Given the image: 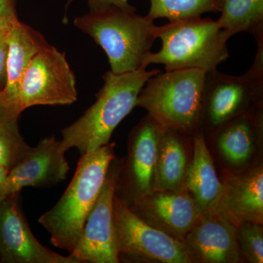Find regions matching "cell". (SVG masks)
<instances>
[{"label":"cell","instance_id":"obj_5","mask_svg":"<svg viewBox=\"0 0 263 263\" xmlns=\"http://www.w3.org/2000/svg\"><path fill=\"white\" fill-rule=\"evenodd\" d=\"M205 71L165 70L151 77L142 88L137 106L164 129L190 133L200 124Z\"/></svg>","mask_w":263,"mask_h":263},{"label":"cell","instance_id":"obj_12","mask_svg":"<svg viewBox=\"0 0 263 263\" xmlns=\"http://www.w3.org/2000/svg\"><path fill=\"white\" fill-rule=\"evenodd\" d=\"M66 151L55 136L43 138L10 170L3 195L20 193L24 187H50L65 181L70 166Z\"/></svg>","mask_w":263,"mask_h":263},{"label":"cell","instance_id":"obj_14","mask_svg":"<svg viewBox=\"0 0 263 263\" xmlns=\"http://www.w3.org/2000/svg\"><path fill=\"white\" fill-rule=\"evenodd\" d=\"M163 129L148 115L132 133L127 181L134 194L132 200L155 192L156 164Z\"/></svg>","mask_w":263,"mask_h":263},{"label":"cell","instance_id":"obj_8","mask_svg":"<svg viewBox=\"0 0 263 263\" xmlns=\"http://www.w3.org/2000/svg\"><path fill=\"white\" fill-rule=\"evenodd\" d=\"M113 161L77 245L70 254L81 263L119 262L114 224V199L121 168Z\"/></svg>","mask_w":263,"mask_h":263},{"label":"cell","instance_id":"obj_26","mask_svg":"<svg viewBox=\"0 0 263 263\" xmlns=\"http://www.w3.org/2000/svg\"><path fill=\"white\" fill-rule=\"evenodd\" d=\"M0 15L8 18L17 17L15 0H0Z\"/></svg>","mask_w":263,"mask_h":263},{"label":"cell","instance_id":"obj_11","mask_svg":"<svg viewBox=\"0 0 263 263\" xmlns=\"http://www.w3.org/2000/svg\"><path fill=\"white\" fill-rule=\"evenodd\" d=\"M127 205L147 224L183 242L202 216L186 191H155Z\"/></svg>","mask_w":263,"mask_h":263},{"label":"cell","instance_id":"obj_17","mask_svg":"<svg viewBox=\"0 0 263 263\" xmlns=\"http://www.w3.org/2000/svg\"><path fill=\"white\" fill-rule=\"evenodd\" d=\"M186 187L202 216L218 214L223 183L216 174L202 133H197L194 137L193 159L188 167Z\"/></svg>","mask_w":263,"mask_h":263},{"label":"cell","instance_id":"obj_16","mask_svg":"<svg viewBox=\"0 0 263 263\" xmlns=\"http://www.w3.org/2000/svg\"><path fill=\"white\" fill-rule=\"evenodd\" d=\"M6 83L0 91V117H3L18 91L21 79L34 57L48 46L41 33L14 19L8 29Z\"/></svg>","mask_w":263,"mask_h":263},{"label":"cell","instance_id":"obj_19","mask_svg":"<svg viewBox=\"0 0 263 263\" xmlns=\"http://www.w3.org/2000/svg\"><path fill=\"white\" fill-rule=\"evenodd\" d=\"M216 22L228 37L240 32L263 37V0H216Z\"/></svg>","mask_w":263,"mask_h":263},{"label":"cell","instance_id":"obj_18","mask_svg":"<svg viewBox=\"0 0 263 263\" xmlns=\"http://www.w3.org/2000/svg\"><path fill=\"white\" fill-rule=\"evenodd\" d=\"M180 132L164 129L159 145L155 191H186L187 158Z\"/></svg>","mask_w":263,"mask_h":263},{"label":"cell","instance_id":"obj_27","mask_svg":"<svg viewBox=\"0 0 263 263\" xmlns=\"http://www.w3.org/2000/svg\"><path fill=\"white\" fill-rule=\"evenodd\" d=\"M9 172V170L0 166V194H1V195H3V191H4Z\"/></svg>","mask_w":263,"mask_h":263},{"label":"cell","instance_id":"obj_23","mask_svg":"<svg viewBox=\"0 0 263 263\" xmlns=\"http://www.w3.org/2000/svg\"><path fill=\"white\" fill-rule=\"evenodd\" d=\"M262 224L243 222L236 227L237 238L242 252L252 263L263 262Z\"/></svg>","mask_w":263,"mask_h":263},{"label":"cell","instance_id":"obj_6","mask_svg":"<svg viewBox=\"0 0 263 263\" xmlns=\"http://www.w3.org/2000/svg\"><path fill=\"white\" fill-rule=\"evenodd\" d=\"M78 99L76 76L64 52L48 45L38 52L26 69L18 91L1 119H18L35 105H65Z\"/></svg>","mask_w":263,"mask_h":263},{"label":"cell","instance_id":"obj_15","mask_svg":"<svg viewBox=\"0 0 263 263\" xmlns=\"http://www.w3.org/2000/svg\"><path fill=\"white\" fill-rule=\"evenodd\" d=\"M222 183L218 214L235 227L243 222L262 224V167H257L240 176H231Z\"/></svg>","mask_w":263,"mask_h":263},{"label":"cell","instance_id":"obj_9","mask_svg":"<svg viewBox=\"0 0 263 263\" xmlns=\"http://www.w3.org/2000/svg\"><path fill=\"white\" fill-rule=\"evenodd\" d=\"M263 81L248 74L228 75L217 70L206 72L200 124L204 121L213 128H219L242 115L249 104L262 97Z\"/></svg>","mask_w":263,"mask_h":263},{"label":"cell","instance_id":"obj_4","mask_svg":"<svg viewBox=\"0 0 263 263\" xmlns=\"http://www.w3.org/2000/svg\"><path fill=\"white\" fill-rule=\"evenodd\" d=\"M162 41L160 51L145 57L143 68L161 64L165 70L197 69L217 70L230 57L227 43L230 39L216 21L209 18L169 22L157 27Z\"/></svg>","mask_w":263,"mask_h":263},{"label":"cell","instance_id":"obj_10","mask_svg":"<svg viewBox=\"0 0 263 263\" xmlns=\"http://www.w3.org/2000/svg\"><path fill=\"white\" fill-rule=\"evenodd\" d=\"M19 196L20 193L5 197L0 206V262L81 263L38 241L21 209Z\"/></svg>","mask_w":263,"mask_h":263},{"label":"cell","instance_id":"obj_21","mask_svg":"<svg viewBox=\"0 0 263 263\" xmlns=\"http://www.w3.org/2000/svg\"><path fill=\"white\" fill-rule=\"evenodd\" d=\"M147 16L155 22L164 18L169 22L199 18L209 12L217 13L216 0H149Z\"/></svg>","mask_w":263,"mask_h":263},{"label":"cell","instance_id":"obj_2","mask_svg":"<svg viewBox=\"0 0 263 263\" xmlns=\"http://www.w3.org/2000/svg\"><path fill=\"white\" fill-rule=\"evenodd\" d=\"M114 144L81 155L75 175L61 198L38 219L51 236L52 245L72 253L86 218L101 192L115 159Z\"/></svg>","mask_w":263,"mask_h":263},{"label":"cell","instance_id":"obj_25","mask_svg":"<svg viewBox=\"0 0 263 263\" xmlns=\"http://www.w3.org/2000/svg\"><path fill=\"white\" fill-rule=\"evenodd\" d=\"M74 1L75 0H67L65 5L66 11L70 5L72 4ZM87 3L89 5V11L105 9V8L111 6L122 8H129L133 7L129 4L128 0H87Z\"/></svg>","mask_w":263,"mask_h":263},{"label":"cell","instance_id":"obj_24","mask_svg":"<svg viewBox=\"0 0 263 263\" xmlns=\"http://www.w3.org/2000/svg\"><path fill=\"white\" fill-rule=\"evenodd\" d=\"M8 29L0 32V91L3 89L6 83Z\"/></svg>","mask_w":263,"mask_h":263},{"label":"cell","instance_id":"obj_7","mask_svg":"<svg viewBox=\"0 0 263 263\" xmlns=\"http://www.w3.org/2000/svg\"><path fill=\"white\" fill-rule=\"evenodd\" d=\"M114 224L118 257L129 260L192 263L193 256L184 242L147 224L115 194Z\"/></svg>","mask_w":263,"mask_h":263},{"label":"cell","instance_id":"obj_22","mask_svg":"<svg viewBox=\"0 0 263 263\" xmlns=\"http://www.w3.org/2000/svg\"><path fill=\"white\" fill-rule=\"evenodd\" d=\"M18 120H5L0 118V166L9 171L32 148L21 134Z\"/></svg>","mask_w":263,"mask_h":263},{"label":"cell","instance_id":"obj_29","mask_svg":"<svg viewBox=\"0 0 263 263\" xmlns=\"http://www.w3.org/2000/svg\"><path fill=\"white\" fill-rule=\"evenodd\" d=\"M5 198V197L4 195H1V194H0V206H1L2 203H3V200H4Z\"/></svg>","mask_w":263,"mask_h":263},{"label":"cell","instance_id":"obj_1","mask_svg":"<svg viewBox=\"0 0 263 263\" xmlns=\"http://www.w3.org/2000/svg\"><path fill=\"white\" fill-rule=\"evenodd\" d=\"M160 72L141 68L124 73L105 72L95 103L62 129L64 149L76 148L82 155L108 144L116 128L137 106L138 95L147 81Z\"/></svg>","mask_w":263,"mask_h":263},{"label":"cell","instance_id":"obj_20","mask_svg":"<svg viewBox=\"0 0 263 263\" xmlns=\"http://www.w3.org/2000/svg\"><path fill=\"white\" fill-rule=\"evenodd\" d=\"M218 136V146L226 160L234 164H243L250 158L256 127L252 118L242 114L224 125Z\"/></svg>","mask_w":263,"mask_h":263},{"label":"cell","instance_id":"obj_13","mask_svg":"<svg viewBox=\"0 0 263 263\" xmlns=\"http://www.w3.org/2000/svg\"><path fill=\"white\" fill-rule=\"evenodd\" d=\"M183 242L195 262H239L236 227L220 214L202 216Z\"/></svg>","mask_w":263,"mask_h":263},{"label":"cell","instance_id":"obj_3","mask_svg":"<svg viewBox=\"0 0 263 263\" xmlns=\"http://www.w3.org/2000/svg\"><path fill=\"white\" fill-rule=\"evenodd\" d=\"M74 25L103 48L114 73L143 68V60L157 39L155 22L138 14L133 6L89 11L76 17Z\"/></svg>","mask_w":263,"mask_h":263},{"label":"cell","instance_id":"obj_28","mask_svg":"<svg viewBox=\"0 0 263 263\" xmlns=\"http://www.w3.org/2000/svg\"><path fill=\"white\" fill-rule=\"evenodd\" d=\"M17 18H18V17H15V18H8V17L1 16V15H0V32L9 29L13 21Z\"/></svg>","mask_w":263,"mask_h":263}]
</instances>
